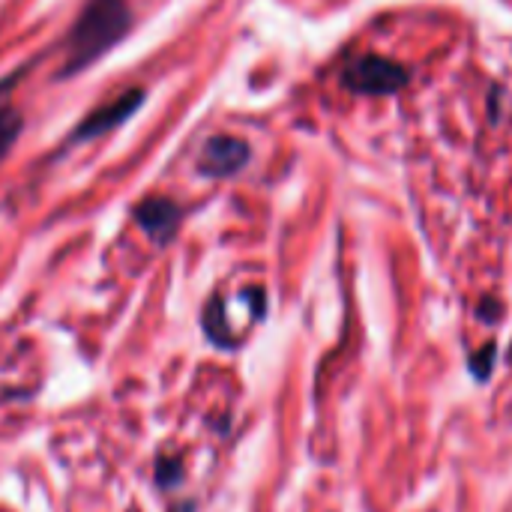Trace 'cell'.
<instances>
[{
	"instance_id": "9c48e42d",
	"label": "cell",
	"mask_w": 512,
	"mask_h": 512,
	"mask_svg": "<svg viewBox=\"0 0 512 512\" xmlns=\"http://www.w3.org/2000/svg\"><path fill=\"white\" fill-rule=\"evenodd\" d=\"M492 315H495V318L501 315V306H498V303H486V306L480 309V318H483V321H489Z\"/></svg>"
},
{
	"instance_id": "ba28073f",
	"label": "cell",
	"mask_w": 512,
	"mask_h": 512,
	"mask_svg": "<svg viewBox=\"0 0 512 512\" xmlns=\"http://www.w3.org/2000/svg\"><path fill=\"white\" fill-rule=\"evenodd\" d=\"M495 357H498V345H495V342L483 345L477 354H468V369H471V375H474L477 384H486V381L492 378V372H495Z\"/></svg>"
},
{
	"instance_id": "3957f363",
	"label": "cell",
	"mask_w": 512,
	"mask_h": 512,
	"mask_svg": "<svg viewBox=\"0 0 512 512\" xmlns=\"http://www.w3.org/2000/svg\"><path fill=\"white\" fill-rule=\"evenodd\" d=\"M141 102H144V90H138V87H132V90H126V93L114 96L111 102L99 105L96 111H90V114L81 120V126L75 129L72 141H84V138H96V135L111 132L114 126H120L123 120H129V117L141 108Z\"/></svg>"
},
{
	"instance_id": "277c9868",
	"label": "cell",
	"mask_w": 512,
	"mask_h": 512,
	"mask_svg": "<svg viewBox=\"0 0 512 512\" xmlns=\"http://www.w3.org/2000/svg\"><path fill=\"white\" fill-rule=\"evenodd\" d=\"M249 144L231 135H216L204 144L198 156V171L207 177H234L249 162Z\"/></svg>"
},
{
	"instance_id": "52a82bcc",
	"label": "cell",
	"mask_w": 512,
	"mask_h": 512,
	"mask_svg": "<svg viewBox=\"0 0 512 512\" xmlns=\"http://www.w3.org/2000/svg\"><path fill=\"white\" fill-rule=\"evenodd\" d=\"M204 330L210 336V342H216L219 348H231L234 336L228 330V318H225V303L219 297H213L204 309Z\"/></svg>"
},
{
	"instance_id": "5b68a950",
	"label": "cell",
	"mask_w": 512,
	"mask_h": 512,
	"mask_svg": "<svg viewBox=\"0 0 512 512\" xmlns=\"http://www.w3.org/2000/svg\"><path fill=\"white\" fill-rule=\"evenodd\" d=\"M135 219L153 243H168L180 225V207L171 198H147L138 204Z\"/></svg>"
},
{
	"instance_id": "7a4b0ae2",
	"label": "cell",
	"mask_w": 512,
	"mask_h": 512,
	"mask_svg": "<svg viewBox=\"0 0 512 512\" xmlns=\"http://www.w3.org/2000/svg\"><path fill=\"white\" fill-rule=\"evenodd\" d=\"M342 81L354 93L384 96V93L402 90L408 84V72L399 63H393V60H384L378 54H363V57H357V60H351L345 66Z\"/></svg>"
},
{
	"instance_id": "8992f818",
	"label": "cell",
	"mask_w": 512,
	"mask_h": 512,
	"mask_svg": "<svg viewBox=\"0 0 512 512\" xmlns=\"http://www.w3.org/2000/svg\"><path fill=\"white\" fill-rule=\"evenodd\" d=\"M15 81H18V75L0 81V159L9 153V147L15 144V138L21 135V126H24L21 114H18L15 105L9 102V87H12Z\"/></svg>"
},
{
	"instance_id": "6da1fadb",
	"label": "cell",
	"mask_w": 512,
	"mask_h": 512,
	"mask_svg": "<svg viewBox=\"0 0 512 512\" xmlns=\"http://www.w3.org/2000/svg\"><path fill=\"white\" fill-rule=\"evenodd\" d=\"M132 27V9L126 0H87L72 24L66 42V60L60 75H78L93 60L108 54Z\"/></svg>"
},
{
	"instance_id": "30bf717a",
	"label": "cell",
	"mask_w": 512,
	"mask_h": 512,
	"mask_svg": "<svg viewBox=\"0 0 512 512\" xmlns=\"http://www.w3.org/2000/svg\"><path fill=\"white\" fill-rule=\"evenodd\" d=\"M510 363H512V348H510Z\"/></svg>"
}]
</instances>
